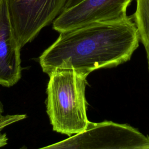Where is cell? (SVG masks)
Instances as JSON below:
<instances>
[{
    "label": "cell",
    "mask_w": 149,
    "mask_h": 149,
    "mask_svg": "<svg viewBox=\"0 0 149 149\" xmlns=\"http://www.w3.org/2000/svg\"><path fill=\"white\" fill-rule=\"evenodd\" d=\"M27 117L26 114H14L3 115L0 120V132L5 127L15 123L24 119Z\"/></svg>",
    "instance_id": "8"
},
{
    "label": "cell",
    "mask_w": 149,
    "mask_h": 149,
    "mask_svg": "<svg viewBox=\"0 0 149 149\" xmlns=\"http://www.w3.org/2000/svg\"><path fill=\"white\" fill-rule=\"evenodd\" d=\"M3 105L1 102V101L0 100V120L2 119V118L3 116Z\"/></svg>",
    "instance_id": "11"
},
{
    "label": "cell",
    "mask_w": 149,
    "mask_h": 149,
    "mask_svg": "<svg viewBox=\"0 0 149 149\" xmlns=\"http://www.w3.org/2000/svg\"><path fill=\"white\" fill-rule=\"evenodd\" d=\"M20 49L13 33L8 0H0V85L10 87L22 76Z\"/></svg>",
    "instance_id": "6"
},
{
    "label": "cell",
    "mask_w": 149,
    "mask_h": 149,
    "mask_svg": "<svg viewBox=\"0 0 149 149\" xmlns=\"http://www.w3.org/2000/svg\"><path fill=\"white\" fill-rule=\"evenodd\" d=\"M132 17L139 40L143 44L147 53L149 69V0H136V9Z\"/></svg>",
    "instance_id": "7"
},
{
    "label": "cell",
    "mask_w": 149,
    "mask_h": 149,
    "mask_svg": "<svg viewBox=\"0 0 149 149\" xmlns=\"http://www.w3.org/2000/svg\"><path fill=\"white\" fill-rule=\"evenodd\" d=\"M82 0H68L63 9L72 7V6L76 5L77 3H78L79 2H80Z\"/></svg>",
    "instance_id": "10"
},
{
    "label": "cell",
    "mask_w": 149,
    "mask_h": 149,
    "mask_svg": "<svg viewBox=\"0 0 149 149\" xmlns=\"http://www.w3.org/2000/svg\"><path fill=\"white\" fill-rule=\"evenodd\" d=\"M139 42L131 16L122 20L94 23L60 33L38 60L48 75L57 69H73L88 76L98 69L129 61Z\"/></svg>",
    "instance_id": "1"
},
{
    "label": "cell",
    "mask_w": 149,
    "mask_h": 149,
    "mask_svg": "<svg viewBox=\"0 0 149 149\" xmlns=\"http://www.w3.org/2000/svg\"><path fill=\"white\" fill-rule=\"evenodd\" d=\"M68 0H8L12 28L22 48L56 19Z\"/></svg>",
    "instance_id": "4"
},
{
    "label": "cell",
    "mask_w": 149,
    "mask_h": 149,
    "mask_svg": "<svg viewBox=\"0 0 149 149\" xmlns=\"http://www.w3.org/2000/svg\"><path fill=\"white\" fill-rule=\"evenodd\" d=\"M47 113L54 131L72 136L84 131L87 116V76L73 69H57L48 74Z\"/></svg>",
    "instance_id": "2"
},
{
    "label": "cell",
    "mask_w": 149,
    "mask_h": 149,
    "mask_svg": "<svg viewBox=\"0 0 149 149\" xmlns=\"http://www.w3.org/2000/svg\"><path fill=\"white\" fill-rule=\"evenodd\" d=\"M8 139L5 133H0V147L5 146L8 143Z\"/></svg>",
    "instance_id": "9"
},
{
    "label": "cell",
    "mask_w": 149,
    "mask_h": 149,
    "mask_svg": "<svg viewBox=\"0 0 149 149\" xmlns=\"http://www.w3.org/2000/svg\"><path fill=\"white\" fill-rule=\"evenodd\" d=\"M132 0H82L63 9L52 22L53 29L62 33L90 24L122 20L127 18Z\"/></svg>",
    "instance_id": "5"
},
{
    "label": "cell",
    "mask_w": 149,
    "mask_h": 149,
    "mask_svg": "<svg viewBox=\"0 0 149 149\" xmlns=\"http://www.w3.org/2000/svg\"><path fill=\"white\" fill-rule=\"evenodd\" d=\"M61 149H149V137L126 124L89 121L86 129L69 138L42 147Z\"/></svg>",
    "instance_id": "3"
}]
</instances>
